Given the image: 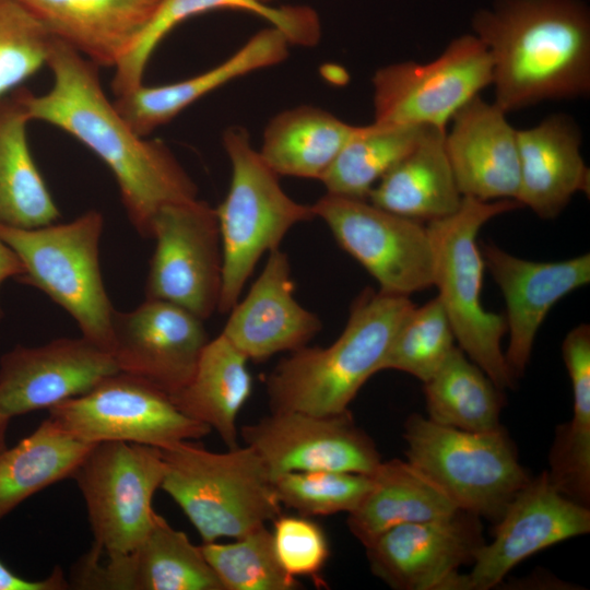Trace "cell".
<instances>
[{"label": "cell", "mask_w": 590, "mask_h": 590, "mask_svg": "<svg viewBox=\"0 0 590 590\" xmlns=\"http://www.w3.org/2000/svg\"><path fill=\"white\" fill-rule=\"evenodd\" d=\"M290 46L286 36L269 25L211 69L169 84L148 86L142 83L116 96L114 104L135 132L146 137L214 90L283 62L288 57Z\"/></svg>", "instance_id": "cell-24"}, {"label": "cell", "mask_w": 590, "mask_h": 590, "mask_svg": "<svg viewBox=\"0 0 590 590\" xmlns=\"http://www.w3.org/2000/svg\"><path fill=\"white\" fill-rule=\"evenodd\" d=\"M271 534L276 558L288 575L324 585L320 574L328 562L330 547L318 522L302 515H279L273 520Z\"/></svg>", "instance_id": "cell-40"}, {"label": "cell", "mask_w": 590, "mask_h": 590, "mask_svg": "<svg viewBox=\"0 0 590 590\" xmlns=\"http://www.w3.org/2000/svg\"><path fill=\"white\" fill-rule=\"evenodd\" d=\"M102 551V550H101ZM103 552V551H102ZM101 560L92 546L72 569L70 588L92 590H225L201 546L157 512L142 541Z\"/></svg>", "instance_id": "cell-18"}, {"label": "cell", "mask_w": 590, "mask_h": 590, "mask_svg": "<svg viewBox=\"0 0 590 590\" xmlns=\"http://www.w3.org/2000/svg\"><path fill=\"white\" fill-rule=\"evenodd\" d=\"M589 531L588 506L562 494L546 471L530 477L496 522L493 541L476 550L465 590L492 589L529 556Z\"/></svg>", "instance_id": "cell-16"}, {"label": "cell", "mask_w": 590, "mask_h": 590, "mask_svg": "<svg viewBox=\"0 0 590 590\" xmlns=\"http://www.w3.org/2000/svg\"><path fill=\"white\" fill-rule=\"evenodd\" d=\"M473 33L492 60L494 103L505 113L590 92V10L583 0H495Z\"/></svg>", "instance_id": "cell-2"}, {"label": "cell", "mask_w": 590, "mask_h": 590, "mask_svg": "<svg viewBox=\"0 0 590 590\" xmlns=\"http://www.w3.org/2000/svg\"><path fill=\"white\" fill-rule=\"evenodd\" d=\"M46 66L54 79L47 93L19 90L31 121L50 123L90 149L114 175L133 228L151 238L157 211L197 199L196 182L164 142L140 135L121 116L103 90L98 66L55 38Z\"/></svg>", "instance_id": "cell-1"}, {"label": "cell", "mask_w": 590, "mask_h": 590, "mask_svg": "<svg viewBox=\"0 0 590 590\" xmlns=\"http://www.w3.org/2000/svg\"><path fill=\"white\" fill-rule=\"evenodd\" d=\"M483 543L479 517L459 511L393 527L365 548L371 573L392 589L465 590L459 568Z\"/></svg>", "instance_id": "cell-15"}, {"label": "cell", "mask_w": 590, "mask_h": 590, "mask_svg": "<svg viewBox=\"0 0 590 590\" xmlns=\"http://www.w3.org/2000/svg\"><path fill=\"white\" fill-rule=\"evenodd\" d=\"M155 249L145 298L175 304L201 320L217 311L223 250L216 210L199 198L163 206L154 215Z\"/></svg>", "instance_id": "cell-13"}, {"label": "cell", "mask_w": 590, "mask_h": 590, "mask_svg": "<svg viewBox=\"0 0 590 590\" xmlns=\"http://www.w3.org/2000/svg\"><path fill=\"white\" fill-rule=\"evenodd\" d=\"M338 245L377 281L379 291L410 296L433 286L434 255L426 226L368 200L326 193L311 204Z\"/></svg>", "instance_id": "cell-12"}, {"label": "cell", "mask_w": 590, "mask_h": 590, "mask_svg": "<svg viewBox=\"0 0 590 590\" xmlns=\"http://www.w3.org/2000/svg\"><path fill=\"white\" fill-rule=\"evenodd\" d=\"M373 484L370 474L315 470L286 472L273 477L278 500L306 517L351 512Z\"/></svg>", "instance_id": "cell-38"}, {"label": "cell", "mask_w": 590, "mask_h": 590, "mask_svg": "<svg viewBox=\"0 0 590 590\" xmlns=\"http://www.w3.org/2000/svg\"><path fill=\"white\" fill-rule=\"evenodd\" d=\"M481 252L505 298L509 344L504 354L517 380L527 368L536 333L551 308L570 292L589 284L590 253L540 262L518 258L485 243Z\"/></svg>", "instance_id": "cell-20"}, {"label": "cell", "mask_w": 590, "mask_h": 590, "mask_svg": "<svg viewBox=\"0 0 590 590\" xmlns=\"http://www.w3.org/2000/svg\"><path fill=\"white\" fill-rule=\"evenodd\" d=\"M228 312L221 333L256 362L307 345L322 328L320 318L295 299L291 262L280 248L269 252L248 293Z\"/></svg>", "instance_id": "cell-21"}, {"label": "cell", "mask_w": 590, "mask_h": 590, "mask_svg": "<svg viewBox=\"0 0 590 590\" xmlns=\"http://www.w3.org/2000/svg\"><path fill=\"white\" fill-rule=\"evenodd\" d=\"M521 208L516 200L481 201L463 197L452 214L427 222L434 255V282L451 323L456 342L502 390L514 388L502 339L507 332L504 315L483 308L481 300L484 259L476 237L491 219Z\"/></svg>", "instance_id": "cell-5"}, {"label": "cell", "mask_w": 590, "mask_h": 590, "mask_svg": "<svg viewBox=\"0 0 590 590\" xmlns=\"http://www.w3.org/2000/svg\"><path fill=\"white\" fill-rule=\"evenodd\" d=\"M48 411L62 428L88 444L126 441L167 449L212 430L185 415L167 393L122 371Z\"/></svg>", "instance_id": "cell-11"}, {"label": "cell", "mask_w": 590, "mask_h": 590, "mask_svg": "<svg viewBox=\"0 0 590 590\" xmlns=\"http://www.w3.org/2000/svg\"><path fill=\"white\" fill-rule=\"evenodd\" d=\"M103 228V214L88 210L67 223L0 226V238L23 264L17 281L44 292L74 319L82 337L110 353L116 309L99 264Z\"/></svg>", "instance_id": "cell-7"}, {"label": "cell", "mask_w": 590, "mask_h": 590, "mask_svg": "<svg viewBox=\"0 0 590 590\" xmlns=\"http://www.w3.org/2000/svg\"><path fill=\"white\" fill-rule=\"evenodd\" d=\"M371 84L374 122L446 131L455 114L492 85V60L474 34H463L429 62L379 68Z\"/></svg>", "instance_id": "cell-9"}, {"label": "cell", "mask_w": 590, "mask_h": 590, "mask_svg": "<svg viewBox=\"0 0 590 590\" xmlns=\"http://www.w3.org/2000/svg\"><path fill=\"white\" fill-rule=\"evenodd\" d=\"M480 95L461 107L445 133L448 160L462 197L516 200L520 170L517 129Z\"/></svg>", "instance_id": "cell-22"}, {"label": "cell", "mask_w": 590, "mask_h": 590, "mask_svg": "<svg viewBox=\"0 0 590 590\" xmlns=\"http://www.w3.org/2000/svg\"><path fill=\"white\" fill-rule=\"evenodd\" d=\"M426 127L374 121L361 126L322 176L327 193L367 200L373 187L414 149Z\"/></svg>", "instance_id": "cell-35"}, {"label": "cell", "mask_w": 590, "mask_h": 590, "mask_svg": "<svg viewBox=\"0 0 590 590\" xmlns=\"http://www.w3.org/2000/svg\"><path fill=\"white\" fill-rule=\"evenodd\" d=\"M520 181L517 201L541 219H554L573 196H589L590 170L581 155V132L563 114L517 129Z\"/></svg>", "instance_id": "cell-23"}, {"label": "cell", "mask_w": 590, "mask_h": 590, "mask_svg": "<svg viewBox=\"0 0 590 590\" xmlns=\"http://www.w3.org/2000/svg\"><path fill=\"white\" fill-rule=\"evenodd\" d=\"M10 420L0 413V453L7 448V430Z\"/></svg>", "instance_id": "cell-43"}, {"label": "cell", "mask_w": 590, "mask_h": 590, "mask_svg": "<svg viewBox=\"0 0 590 590\" xmlns=\"http://www.w3.org/2000/svg\"><path fill=\"white\" fill-rule=\"evenodd\" d=\"M370 476V489L346 521L364 547L393 527L446 519L462 511L409 461H381Z\"/></svg>", "instance_id": "cell-28"}, {"label": "cell", "mask_w": 590, "mask_h": 590, "mask_svg": "<svg viewBox=\"0 0 590 590\" xmlns=\"http://www.w3.org/2000/svg\"><path fill=\"white\" fill-rule=\"evenodd\" d=\"M456 339L451 323L435 297L421 307L414 306L397 331L380 370L394 369L410 374L423 384L442 365Z\"/></svg>", "instance_id": "cell-37"}, {"label": "cell", "mask_w": 590, "mask_h": 590, "mask_svg": "<svg viewBox=\"0 0 590 590\" xmlns=\"http://www.w3.org/2000/svg\"><path fill=\"white\" fill-rule=\"evenodd\" d=\"M117 371L111 354L82 335L17 345L0 358V413L12 418L49 410Z\"/></svg>", "instance_id": "cell-19"}, {"label": "cell", "mask_w": 590, "mask_h": 590, "mask_svg": "<svg viewBox=\"0 0 590 590\" xmlns=\"http://www.w3.org/2000/svg\"><path fill=\"white\" fill-rule=\"evenodd\" d=\"M200 546L225 590H295L302 586L280 565L266 526L232 543L215 541Z\"/></svg>", "instance_id": "cell-36"}, {"label": "cell", "mask_w": 590, "mask_h": 590, "mask_svg": "<svg viewBox=\"0 0 590 590\" xmlns=\"http://www.w3.org/2000/svg\"><path fill=\"white\" fill-rule=\"evenodd\" d=\"M70 589L60 567L40 580H28L14 574L0 560V590H64Z\"/></svg>", "instance_id": "cell-41"}, {"label": "cell", "mask_w": 590, "mask_h": 590, "mask_svg": "<svg viewBox=\"0 0 590 590\" xmlns=\"http://www.w3.org/2000/svg\"><path fill=\"white\" fill-rule=\"evenodd\" d=\"M30 121L19 90L0 99V226L35 228L60 216L30 150Z\"/></svg>", "instance_id": "cell-30"}, {"label": "cell", "mask_w": 590, "mask_h": 590, "mask_svg": "<svg viewBox=\"0 0 590 590\" xmlns=\"http://www.w3.org/2000/svg\"><path fill=\"white\" fill-rule=\"evenodd\" d=\"M502 389L464 352L455 346L437 371L424 382L428 418L471 432L500 426Z\"/></svg>", "instance_id": "cell-34"}, {"label": "cell", "mask_w": 590, "mask_h": 590, "mask_svg": "<svg viewBox=\"0 0 590 590\" xmlns=\"http://www.w3.org/2000/svg\"><path fill=\"white\" fill-rule=\"evenodd\" d=\"M248 361L220 333L205 344L188 384L170 396L185 415L216 430L228 449L239 446L237 416L252 392Z\"/></svg>", "instance_id": "cell-29"}, {"label": "cell", "mask_w": 590, "mask_h": 590, "mask_svg": "<svg viewBox=\"0 0 590 590\" xmlns=\"http://www.w3.org/2000/svg\"><path fill=\"white\" fill-rule=\"evenodd\" d=\"M237 10L279 28L291 45L311 47L321 38L318 13L308 5H273L258 0H162L128 52L115 67V96L143 83L148 63L162 40L184 21L215 10Z\"/></svg>", "instance_id": "cell-26"}, {"label": "cell", "mask_w": 590, "mask_h": 590, "mask_svg": "<svg viewBox=\"0 0 590 590\" xmlns=\"http://www.w3.org/2000/svg\"><path fill=\"white\" fill-rule=\"evenodd\" d=\"M52 38L98 67L115 68L162 0H20Z\"/></svg>", "instance_id": "cell-25"}, {"label": "cell", "mask_w": 590, "mask_h": 590, "mask_svg": "<svg viewBox=\"0 0 590 590\" xmlns=\"http://www.w3.org/2000/svg\"><path fill=\"white\" fill-rule=\"evenodd\" d=\"M240 435L272 477L315 470L371 474L381 463L374 440L356 426L349 410L333 415L271 412L244 425Z\"/></svg>", "instance_id": "cell-14"}, {"label": "cell", "mask_w": 590, "mask_h": 590, "mask_svg": "<svg viewBox=\"0 0 590 590\" xmlns=\"http://www.w3.org/2000/svg\"><path fill=\"white\" fill-rule=\"evenodd\" d=\"M164 469L156 447L126 441L93 445L72 476L86 505L93 545L116 554L142 541L156 514L152 502Z\"/></svg>", "instance_id": "cell-10"}, {"label": "cell", "mask_w": 590, "mask_h": 590, "mask_svg": "<svg viewBox=\"0 0 590 590\" xmlns=\"http://www.w3.org/2000/svg\"><path fill=\"white\" fill-rule=\"evenodd\" d=\"M445 133L427 126L414 149L373 187L367 200L420 222L456 212L463 197L448 160Z\"/></svg>", "instance_id": "cell-27"}, {"label": "cell", "mask_w": 590, "mask_h": 590, "mask_svg": "<svg viewBox=\"0 0 590 590\" xmlns=\"http://www.w3.org/2000/svg\"><path fill=\"white\" fill-rule=\"evenodd\" d=\"M94 444L75 437L49 416L0 453V521L44 488L72 477Z\"/></svg>", "instance_id": "cell-32"}, {"label": "cell", "mask_w": 590, "mask_h": 590, "mask_svg": "<svg viewBox=\"0 0 590 590\" xmlns=\"http://www.w3.org/2000/svg\"><path fill=\"white\" fill-rule=\"evenodd\" d=\"M24 274V268L16 253L0 238V287L8 279L19 280ZM3 311L0 306V320Z\"/></svg>", "instance_id": "cell-42"}, {"label": "cell", "mask_w": 590, "mask_h": 590, "mask_svg": "<svg viewBox=\"0 0 590 590\" xmlns=\"http://www.w3.org/2000/svg\"><path fill=\"white\" fill-rule=\"evenodd\" d=\"M359 128L322 108L297 106L269 121L259 154L279 176L321 180Z\"/></svg>", "instance_id": "cell-31"}, {"label": "cell", "mask_w": 590, "mask_h": 590, "mask_svg": "<svg viewBox=\"0 0 590 590\" xmlns=\"http://www.w3.org/2000/svg\"><path fill=\"white\" fill-rule=\"evenodd\" d=\"M223 146L231 163V182L217 206L223 280L217 311H228L264 253L280 248L295 225L315 219L311 204L292 199L279 175L262 160L243 127H229Z\"/></svg>", "instance_id": "cell-6"}, {"label": "cell", "mask_w": 590, "mask_h": 590, "mask_svg": "<svg viewBox=\"0 0 590 590\" xmlns=\"http://www.w3.org/2000/svg\"><path fill=\"white\" fill-rule=\"evenodd\" d=\"M259 2L266 3V4H272L275 0H258Z\"/></svg>", "instance_id": "cell-44"}, {"label": "cell", "mask_w": 590, "mask_h": 590, "mask_svg": "<svg viewBox=\"0 0 590 590\" xmlns=\"http://www.w3.org/2000/svg\"><path fill=\"white\" fill-rule=\"evenodd\" d=\"M209 340L203 320L190 311L145 298L130 311L116 310L110 354L119 371L170 397L191 379Z\"/></svg>", "instance_id": "cell-17"}, {"label": "cell", "mask_w": 590, "mask_h": 590, "mask_svg": "<svg viewBox=\"0 0 590 590\" xmlns=\"http://www.w3.org/2000/svg\"><path fill=\"white\" fill-rule=\"evenodd\" d=\"M52 42L20 0H0V99L47 63Z\"/></svg>", "instance_id": "cell-39"}, {"label": "cell", "mask_w": 590, "mask_h": 590, "mask_svg": "<svg viewBox=\"0 0 590 590\" xmlns=\"http://www.w3.org/2000/svg\"><path fill=\"white\" fill-rule=\"evenodd\" d=\"M563 358L571 381L574 406L568 423L560 425L550 452L547 475L568 498L590 502V338L582 332L566 335Z\"/></svg>", "instance_id": "cell-33"}, {"label": "cell", "mask_w": 590, "mask_h": 590, "mask_svg": "<svg viewBox=\"0 0 590 590\" xmlns=\"http://www.w3.org/2000/svg\"><path fill=\"white\" fill-rule=\"evenodd\" d=\"M406 461L460 510L497 522L530 476L505 428L471 432L412 414L404 423Z\"/></svg>", "instance_id": "cell-8"}, {"label": "cell", "mask_w": 590, "mask_h": 590, "mask_svg": "<svg viewBox=\"0 0 590 590\" xmlns=\"http://www.w3.org/2000/svg\"><path fill=\"white\" fill-rule=\"evenodd\" d=\"M161 487L203 543L240 538L281 515L273 477L249 446L213 452L190 440L161 449Z\"/></svg>", "instance_id": "cell-4"}, {"label": "cell", "mask_w": 590, "mask_h": 590, "mask_svg": "<svg viewBox=\"0 0 590 590\" xmlns=\"http://www.w3.org/2000/svg\"><path fill=\"white\" fill-rule=\"evenodd\" d=\"M414 306L410 296L365 288L352 303L347 322L332 344L305 345L271 370L266 379L271 412L333 415L347 411L364 384L380 371Z\"/></svg>", "instance_id": "cell-3"}]
</instances>
